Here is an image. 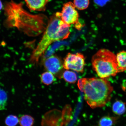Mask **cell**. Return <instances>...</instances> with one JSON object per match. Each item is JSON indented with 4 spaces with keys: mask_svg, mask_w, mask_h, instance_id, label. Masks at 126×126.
Listing matches in <instances>:
<instances>
[{
    "mask_svg": "<svg viewBox=\"0 0 126 126\" xmlns=\"http://www.w3.org/2000/svg\"><path fill=\"white\" fill-rule=\"evenodd\" d=\"M78 85L84 93L85 100L93 109L105 106L113 90L109 81L101 78H83L79 80Z\"/></svg>",
    "mask_w": 126,
    "mask_h": 126,
    "instance_id": "7a4b0ae2",
    "label": "cell"
},
{
    "mask_svg": "<svg viewBox=\"0 0 126 126\" xmlns=\"http://www.w3.org/2000/svg\"><path fill=\"white\" fill-rule=\"evenodd\" d=\"M126 110L125 103L121 101L117 100L113 105V111L116 114L122 115L125 112Z\"/></svg>",
    "mask_w": 126,
    "mask_h": 126,
    "instance_id": "30bf717a",
    "label": "cell"
},
{
    "mask_svg": "<svg viewBox=\"0 0 126 126\" xmlns=\"http://www.w3.org/2000/svg\"><path fill=\"white\" fill-rule=\"evenodd\" d=\"M63 78L67 82L74 83L76 82L77 80V76L75 72L68 70H66L63 74Z\"/></svg>",
    "mask_w": 126,
    "mask_h": 126,
    "instance_id": "4fadbf2b",
    "label": "cell"
},
{
    "mask_svg": "<svg viewBox=\"0 0 126 126\" xmlns=\"http://www.w3.org/2000/svg\"><path fill=\"white\" fill-rule=\"evenodd\" d=\"M43 64L48 71L54 75L59 74L63 67L61 59L55 56H51L44 59Z\"/></svg>",
    "mask_w": 126,
    "mask_h": 126,
    "instance_id": "52a82bcc",
    "label": "cell"
},
{
    "mask_svg": "<svg viewBox=\"0 0 126 126\" xmlns=\"http://www.w3.org/2000/svg\"><path fill=\"white\" fill-rule=\"evenodd\" d=\"M63 67L67 70H71L82 73L85 62L83 55L80 53H69L64 59Z\"/></svg>",
    "mask_w": 126,
    "mask_h": 126,
    "instance_id": "8992f818",
    "label": "cell"
},
{
    "mask_svg": "<svg viewBox=\"0 0 126 126\" xmlns=\"http://www.w3.org/2000/svg\"><path fill=\"white\" fill-rule=\"evenodd\" d=\"M19 122V119L16 116L10 115L6 118L5 123L7 126H16Z\"/></svg>",
    "mask_w": 126,
    "mask_h": 126,
    "instance_id": "e0dca14e",
    "label": "cell"
},
{
    "mask_svg": "<svg viewBox=\"0 0 126 126\" xmlns=\"http://www.w3.org/2000/svg\"><path fill=\"white\" fill-rule=\"evenodd\" d=\"M91 62L93 69L100 78L115 76L121 72L116 56L109 50H99L93 56Z\"/></svg>",
    "mask_w": 126,
    "mask_h": 126,
    "instance_id": "277c9868",
    "label": "cell"
},
{
    "mask_svg": "<svg viewBox=\"0 0 126 126\" xmlns=\"http://www.w3.org/2000/svg\"><path fill=\"white\" fill-rule=\"evenodd\" d=\"M60 14L61 18L64 22L70 26L75 25L77 29H81L82 26L79 22L78 13L73 3L69 2L64 4Z\"/></svg>",
    "mask_w": 126,
    "mask_h": 126,
    "instance_id": "5b68a950",
    "label": "cell"
},
{
    "mask_svg": "<svg viewBox=\"0 0 126 126\" xmlns=\"http://www.w3.org/2000/svg\"><path fill=\"white\" fill-rule=\"evenodd\" d=\"M3 7V5L2 2L1 0H0V11H1Z\"/></svg>",
    "mask_w": 126,
    "mask_h": 126,
    "instance_id": "ac0fdd59",
    "label": "cell"
},
{
    "mask_svg": "<svg viewBox=\"0 0 126 126\" xmlns=\"http://www.w3.org/2000/svg\"><path fill=\"white\" fill-rule=\"evenodd\" d=\"M70 26L63 21L60 13L57 12L52 16L48 20L42 39L33 52L31 62L37 63L52 43L67 38L70 33Z\"/></svg>",
    "mask_w": 126,
    "mask_h": 126,
    "instance_id": "3957f363",
    "label": "cell"
},
{
    "mask_svg": "<svg viewBox=\"0 0 126 126\" xmlns=\"http://www.w3.org/2000/svg\"><path fill=\"white\" fill-rule=\"evenodd\" d=\"M34 122V118L29 115H23L19 119L20 126H32Z\"/></svg>",
    "mask_w": 126,
    "mask_h": 126,
    "instance_id": "7c38bea8",
    "label": "cell"
},
{
    "mask_svg": "<svg viewBox=\"0 0 126 126\" xmlns=\"http://www.w3.org/2000/svg\"><path fill=\"white\" fill-rule=\"evenodd\" d=\"M4 12L6 19L4 24L6 27L16 28L32 37L44 32L48 21L45 15L30 13L24 8L22 3L12 1L6 4Z\"/></svg>",
    "mask_w": 126,
    "mask_h": 126,
    "instance_id": "6da1fadb",
    "label": "cell"
},
{
    "mask_svg": "<svg viewBox=\"0 0 126 126\" xmlns=\"http://www.w3.org/2000/svg\"><path fill=\"white\" fill-rule=\"evenodd\" d=\"M89 3V0H74L73 4L79 10H83L87 8Z\"/></svg>",
    "mask_w": 126,
    "mask_h": 126,
    "instance_id": "2e32d148",
    "label": "cell"
},
{
    "mask_svg": "<svg viewBox=\"0 0 126 126\" xmlns=\"http://www.w3.org/2000/svg\"><path fill=\"white\" fill-rule=\"evenodd\" d=\"M30 9L33 11H44L49 0H24Z\"/></svg>",
    "mask_w": 126,
    "mask_h": 126,
    "instance_id": "ba28073f",
    "label": "cell"
},
{
    "mask_svg": "<svg viewBox=\"0 0 126 126\" xmlns=\"http://www.w3.org/2000/svg\"><path fill=\"white\" fill-rule=\"evenodd\" d=\"M114 122V118L109 116H103L99 121L98 126H112Z\"/></svg>",
    "mask_w": 126,
    "mask_h": 126,
    "instance_id": "9a60e30c",
    "label": "cell"
},
{
    "mask_svg": "<svg viewBox=\"0 0 126 126\" xmlns=\"http://www.w3.org/2000/svg\"><path fill=\"white\" fill-rule=\"evenodd\" d=\"M42 82L47 85L52 84L55 79L53 74L49 72H46L42 73L40 76Z\"/></svg>",
    "mask_w": 126,
    "mask_h": 126,
    "instance_id": "8fae6325",
    "label": "cell"
},
{
    "mask_svg": "<svg viewBox=\"0 0 126 126\" xmlns=\"http://www.w3.org/2000/svg\"><path fill=\"white\" fill-rule=\"evenodd\" d=\"M116 57L121 72L126 71V51L120 52L117 54Z\"/></svg>",
    "mask_w": 126,
    "mask_h": 126,
    "instance_id": "9c48e42d",
    "label": "cell"
},
{
    "mask_svg": "<svg viewBox=\"0 0 126 126\" xmlns=\"http://www.w3.org/2000/svg\"><path fill=\"white\" fill-rule=\"evenodd\" d=\"M8 96L7 93L0 88V110L6 109L7 106Z\"/></svg>",
    "mask_w": 126,
    "mask_h": 126,
    "instance_id": "5bb4252c",
    "label": "cell"
}]
</instances>
